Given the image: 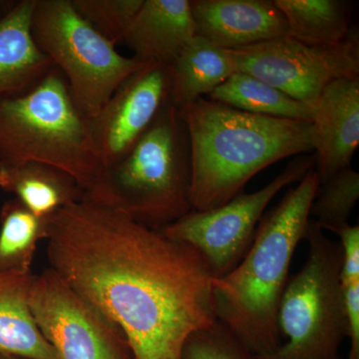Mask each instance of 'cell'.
<instances>
[{"label": "cell", "instance_id": "obj_1", "mask_svg": "<svg viewBox=\"0 0 359 359\" xmlns=\"http://www.w3.org/2000/svg\"><path fill=\"white\" fill-rule=\"evenodd\" d=\"M50 269L120 328L133 359H182L216 323L214 280L192 245L89 199L49 218Z\"/></svg>", "mask_w": 359, "mask_h": 359}, {"label": "cell", "instance_id": "obj_2", "mask_svg": "<svg viewBox=\"0 0 359 359\" xmlns=\"http://www.w3.org/2000/svg\"><path fill=\"white\" fill-rule=\"evenodd\" d=\"M179 110L190 140L194 211L226 204L266 167L314 151L311 121L252 114L205 97Z\"/></svg>", "mask_w": 359, "mask_h": 359}, {"label": "cell", "instance_id": "obj_3", "mask_svg": "<svg viewBox=\"0 0 359 359\" xmlns=\"http://www.w3.org/2000/svg\"><path fill=\"white\" fill-rule=\"evenodd\" d=\"M318 186V172L311 170L261 219L241 263L228 275L214 280L217 320L256 356L275 353L283 344L278 306Z\"/></svg>", "mask_w": 359, "mask_h": 359}, {"label": "cell", "instance_id": "obj_4", "mask_svg": "<svg viewBox=\"0 0 359 359\" xmlns=\"http://www.w3.org/2000/svg\"><path fill=\"white\" fill-rule=\"evenodd\" d=\"M85 196L157 231L192 211L190 140L179 108L169 101L133 148L103 168Z\"/></svg>", "mask_w": 359, "mask_h": 359}, {"label": "cell", "instance_id": "obj_5", "mask_svg": "<svg viewBox=\"0 0 359 359\" xmlns=\"http://www.w3.org/2000/svg\"><path fill=\"white\" fill-rule=\"evenodd\" d=\"M57 168L88 193L102 171L89 118L53 68L27 91L0 98V162Z\"/></svg>", "mask_w": 359, "mask_h": 359}, {"label": "cell", "instance_id": "obj_6", "mask_svg": "<svg viewBox=\"0 0 359 359\" xmlns=\"http://www.w3.org/2000/svg\"><path fill=\"white\" fill-rule=\"evenodd\" d=\"M304 238L308 257L301 271L287 280L278 306L283 344L257 359H340V346L348 337L340 280L341 247L313 219H309Z\"/></svg>", "mask_w": 359, "mask_h": 359}, {"label": "cell", "instance_id": "obj_7", "mask_svg": "<svg viewBox=\"0 0 359 359\" xmlns=\"http://www.w3.org/2000/svg\"><path fill=\"white\" fill-rule=\"evenodd\" d=\"M32 35L37 48L65 75L75 103L90 120L146 65L120 54L78 14L72 0H36Z\"/></svg>", "mask_w": 359, "mask_h": 359}, {"label": "cell", "instance_id": "obj_8", "mask_svg": "<svg viewBox=\"0 0 359 359\" xmlns=\"http://www.w3.org/2000/svg\"><path fill=\"white\" fill-rule=\"evenodd\" d=\"M316 167L313 156L294 158L271 183L254 193H242L209 211H191L161 230L195 248L205 257L215 278L233 271L249 252L264 210L285 187L301 181Z\"/></svg>", "mask_w": 359, "mask_h": 359}, {"label": "cell", "instance_id": "obj_9", "mask_svg": "<svg viewBox=\"0 0 359 359\" xmlns=\"http://www.w3.org/2000/svg\"><path fill=\"white\" fill-rule=\"evenodd\" d=\"M29 308L57 359H133L120 328L50 268L33 276Z\"/></svg>", "mask_w": 359, "mask_h": 359}, {"label": "cell", "instance_id": "obj_10", "mask_svg": "<svg viewBox=\"0 0 359 359\" xmlns=\"http://www.w3.org/2000/svg\"><path fill=\"white\" fill-rule=\"evenodd\" d=\"M230 52L238 72L309 106L335 80L359 77L358 30L337 46H314L285 35Z\"/></svg>", "mask_w": 359, "mask_h": 359}, {"label": "cell", "instance_id": "obj_11", "mask_svg": "<svg viewBox=\"0 0 359 359\" xmlns=\"http://www.w3.org/2000/svg\"><path fill=\"white\" fill-rule=\"evenodd\" d=\"M171 66L146 63L135 71L90 120L103 168L109 167L133 148L170 100Z\"/></svg>", "mask_w": 359, "mask_h": 359}, {"label": "cell", "instance_id": "obj_12", "mask_svg": "<svg viewBox=\"0 0 359 359\" xmlns=\"http://www.w3.org/2000/svg\"><path fill=\"white\" fill-rule=\"evenodd\" d=\"M196 35L226 50L285 36V15L271 0H190Z\"/></svg>", "mask_w": 359, "mask_h": 359}, {"label": "cell", "instance_id": "obj_13", "mask_svg": "<svg viewBox=\"0 0 359 359\" xmlns=\"http://www.w3.org/2000/svg\"><path fill=\"white\" fill-rule=\"evenodd\" d=\"M320 184L351 167L359 145V77L335 80L311 105Z\"/></svg>", "mask_w": 359, "mask_h": 359}, {"label": "cell", "instance_id": "obj_14", "mask_svg": "<svg viewBox=\"0 0 359 359\" xmlns=\"http://www.w3.org/2000/svg\"><path fill=\"white\" fill-rule=\"evenodd\" d=\"M195 36L190 0H144L122 43L140 62L171 66Z\"/></svg>", "mask_w": 359, "mask_h": 359}, {"label": "cell", "instance_id": "obj_15", "mask_svg": "<svg viewBox=\"0 0 359 359\" xmlns=\"http://www.w3.org/2000/svg\"><path fill=\"white\" fill-rule=\"evenodd\" d=\"M35 2L20 0L13 13L0 20V98L27 91L54 67L32 39Z\"/></svg>", "mask_w": 359, "mask_h": 359}, {"label": "cell", "instance_id": "obj_16", "mask_svg": "<svg viewBox=\"0 0 359 359\" xmlns=\"http://www.w3.org/2000/svg\"><path fill=\"white\" fill-rule=\"evenodd\" d=\"M0 189L40 218H50L66 205L83 199L76 180L57 168L39 162H0Z\"/></svg>", "mask_w": 359, "mask_h": 359}, {"label": "cell", "instance_id": "obj_17", "mask_svg": "<svg viewBox=\"0 0 359 359\" xmlns=\"http://www.w3.org/2000/svg\"><path fill=\"white\" fill-rule=\"evenodd\" d=\"M33 275L0 271V353L29 359H57L29 308Z\"/></svg>", "mask_w": 359, "mask_h": 359}, {"label": "cell", "instance_id": "obj_18", "mask_svg": "<svg viewBox=\"0 0 359 359\" xmlns=\"http://www.w3.org/2000/svg\"><path fill=\"white\" fill-rule=\"evenodd\" d=\"M236 72L230 50L196 35L171 65L170 100L183 107L210 95Z\"/></svg>", "mask_w": 359, "mask_h": 359}, {"label": "cell", "instance_id": "obj_19", "mask_svg": "<svg viewBox=\"0 0 359 359\" xmlns=\"http://www.w3.org/2000/svg\"><path fill=\"white\" fill-rule=\"evenodd\" d=\"M287 23V36L314 46H337L356 32L351 4L344 0H273Z\"/></svg>", "mask_w": 359, "mask_h": 359}, {"label": "cell", "instance_id": "obj_20", "mask_svg": "<svg viewBox=\"0 0 359 359\" xmlns=\"http://www.w3.org/2000/svg\"><path fill=\"white\" fill-rule=\"evenodd\" d=\"M207 98L252 114L311 122V109L308 104L295 100L263 80L238 71Z\"/></svg>", "mask_w": 359, "mask_h": 359}, {"label": "cell", "instance_id": "obj_21", "mask_svg": "<svg viewBox=\"0 0 359 359\" xmlns=\"http://www.w3.org/2000/svg\"><path fill=\"white\" fill-rule=\"evenodd\" d=\"M49 218H40L18 199L0 212V271L30 273L37 245L47 236Z\"/></svg>", "mask_w": 359, "mask_h": 359}, {"label": "cell", "instance_id": "obj_22", "mask_svg": "<svg viewBox=\"0 0 359 359\" xmlns=\"http://www.w3.org/2000/svg\"><path fill=\"white\" fill-rule=\"evenodd\" d=\"M358 199L359 174L351 167L344 168L320 184L309 214L323 231H332L349 223Z\"/></svg>", "mask_w": 359, "mask_h": 359}, {"label": "cell", "instance_id": "obj_23", "mask_svg": "<svg viewBox=\"0 0 359 359\" xmlns=\"http://www.w3.org/2000/svg\"><path fill=\"white\" fill-rule=\"evenodd\" d=\"M144 0H72L73 7L111 43H122Z\"/></svg>", "mask_w": 359, "mask_h": 359}, {"label": "cell", "instance_id": "obj_24", "mask_svg": "<svg viewBox=\"0 0 359 359\" xmlns=\"http://www.w3.org/2000/svg\"><path fill=\"white\" fill-rule=\"evenodd\" d=\"M182 359H257L223 323L194 332L186 340Z\"/></svg>", "mask_w": 359, "mask_h": 359}, {"label": "cell", "instance_id": "obj_25", "mask_svg": "<svg viewBox=\"0 0 359 359\" xmlns=\"http://www.w3.org/2000/svg\"><path fill=\"white\" fill-rule=\"evenodd\" d=\"M332 233L339 236L342 250L341 285L359 283V226L346 223L335 228Z\"/></svg>", "mask_w": 359, "mask_h": 359}, {"label": "cell", "instance_id": "obj_26", "mask_svg": "<svg viewBox=\"0 0 359 359\" xmlns=\"http://www.w3.org/2000/svg\"><path fill=\"white\" fill-rule=\"evenodd\" d=\"M341 287L351 339L348 355L359 358V283Z\"/></svg>", "mask_w": 359, "mask_h": 359}, {"label": "cell", "instance_id": "obj_27", "mask_svg": "<svg viewBox=\"0 0 359 359\" xmlns=\"http://www.w3.org/2000/svg\"><path fill=\"white\" fill-rule=\"evenodd\" d=\"M18 4V1L14 0H0V20L13 13Z\"/></svg>", "mask_w": 359, "mask_h": 359}, {"label": "cell", "instance_id": "obj_28", "mask_svg": "<svg viewBox=\"0 0 359 359\" xmlns=\"http://www.w3.org/2000/svg\"><path fill=\"white\" fill-rule=\"evenodd\" d=\"M0 359H29L20 358V356L9 355V354L0 353Z\"/></svg>", "mask_w": 359, "mask_h": 359}, {"label": "cell", "instance_id": "obj_29", "mask_svg": "<svg viewBox=\"0 0 359 359\" xmlns=\"http://www.w3.org/2000/svg\"><path fill=\"white\" fill-rule=\"evenodd\" d=\"M347 359H359V358H353V356L348 355V358H347Z\"/></svg>", "mask_w": 359, "mask_h": 359}]
</instances>
